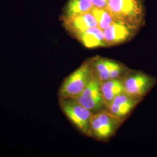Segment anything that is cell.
I'll return each mask as SVG.
<instances>
[{"label": "cell", "mask_w": 157, "mask_h": 157, "mask_svg": "<svg viewBox=\"0 0 157 157\" xmlns=\"http://www.w3.org/2000/svg\"><path fill=\"white\" fill-rule=\"evenodd\" d=\"M61 108L70 121L82 132L88 136L91 117L93 114L81 105L75 98L60 100Z\"/></svg>", "instance_id": "5"}, {"label": "cell", "mask_w": 157, "mask_h": 157, "mask_svg": "<svg viewBox=\"0 0 157 157\" xmlns=\"http://www.w3.org/2000/svg\"><path fill=\"white\" fill-rule=\"evenodd\" d=\"M107 10L115 20L140 28L144 17L141 0H108Z\"/></svg>", "instance_id": "1"}, {"label": "cell", "mask_w": 157, "mask_h": 157, "mask_svg": "<svg viewBox=\"0 0 157 157\" xmlns=\"http://www.w3.org/2000/svg\"><path fill=\"white\" fill-rule=\"evenodd\" d=\"M93 8L91 0H67L62 9L61 20L89 12Z\"/></svg>", "instance_id": "11"}, {"label": "cell", "mask_w": 157, "mask_h": 157, "mask_svg": "<svg viewBox=\"0 0 157 157\" xmlns=\"http://www.w3.org/2000/svg\"><path fill=\"white\" fill-rule=\"evenodd\" d=\"M94 76L88 61L65 78L59 89V100L76 98L85 89Z\"/></svg>", "instance_id": "3"}, {"label": "cell", "mask_w": 157, "mask_h": 157, "mask_svg": "<svg viewBox=\"0 0 157 157\" xmlns=\"http://www.w3.org/2000/svg\"><path fill=\"white\" fill-rule=\"evenodd\" d=\"M91 12L97 20L98 27L103 31L108 28L115 20L107 8L99 9L94 8Z\"/></svg>", "instance_id": "14"}, {"label": "cell", "mask_w": 157, "mask_h": 157, "mask_svg": "<svg viewBox=\"0 0 157 157\" xmlns=\"http://www.w3.org/2000/svg\"><path fill=\"white\" fill-rule=\"evenodd\" d=\"M87 61L90 65L93 74L96 78L124 65L121 63L100 56L93 57Z\"/></svg>", "instance_id": "12"}, {"label": "cell", "mask_w": 157, "mask_h": 157, "mask_svg": "<svg viewBox=\"0 0 157 157\" xmlns=\"http://www.w3.org/2000/svg\"><path fill=\"white\" fill-rule=\"evenodd\" d=\"M94 8L102 9L107 8L108 0H91Z\"/></svg>", "instance_id": "15"}, {"label": "cell", "mask_w": 157, "mask_h": 157, "mask_svg": "<svg viewBox=\"0 0 157 157\" xmlns=\"http://www.w3.org/2000/svg\"><path fill=\"white\" fill-rule=\"evenodd\" d=\"M101 90L107 108L116 96L124 92L122 78H114L102 82Z\"/></svg>", "instance_id": "13"}, {"label": "cell", "mask_w": 157, "mask_h": 157, "mask_svg": "<svg viewBox=\"0 0 157 157\" xmlns=\"http://www.w3.org/2000/svg\"><path fill=\"white\" fill-rule=\"evenodd\" d=\"M78 103L93 113L105 109L101 90V83L93 77L82 93L75 98Z\"/></svg>", "instance_id": "6"}, {"label": "cell", "mask_w": 157, "mask_h": 157, "mask_svg": "<svg viewBox=\"0 0 157 157\" xmlns=\"http://www.w3.org/2000/svg\"><path fill=\"white\" fill-rule=\"evenodd\" d=\"M139 28L119 20L103 31L107 47L117 45L127 41L133 37Z\"/></svg>", "instance_id": "7"}, {"label": "cell", "mask_w": 157, "mask_h": 157, "mask_svg": "<svg viewBox=\"0 0 157 157\" xmlns=\"http://www.w3.org/2000/svg\"><path fill=\"white\" fill-rule=\"evenodd\" d=\"M124 119L118 118L107 109L92 115L88 136L98 140H107L117 131Z\"/></svg>", "instance_id": "2"}, {"label": "cell", "mask_w": 157, "mask_h": 157, "mask_svg": "<svg viewBox=\"0 0 157 157\" xmlns=\"http://www.w3.org/2000/svg\"><path fill=\"white\" fill-rule=\"evenodd\" d=\"M141 100L124 92L116 96L106 109L118 118L124 119Z\"/></svg>", "instance_id": "8"}, {"label": "cell", "mask_w": 157, "mask_h": 157, "mask_svg": "<svg viewBox=\"0 0 157 157\" xmlns=\"http://www.w3.org/2000/svg\"><path fill=\"white\" fill-rule=\"evenodd\" d=\"M76 39L89 48L107 47L103 30L98 26L91 28L73 36Z\"/></svg>", "instance_id": "10"}, {"label": "cell", "mask_w": 157, "mask_h": 157, "mask_svg": "<svg viewBox=\"0 0 157 157\" xmlns=\"http://www.w3.org/2000/svg\"><path fill=\"white\" fill-rule=\"evenodd\" d=\"M62 21L64 28L73 36L88 29L98 26L97 20L91 11L64 19Z\"/></svg>", "instance_id": "9"}, {"label": "cell", "mask_w": 157, "mask_h": 157, "mask_svg": "<svg viewBox=\"0 0 157 157\" xmlns=\"http://www.w3.org/2000/svg\"><path fill=\"white\" fill-rule=\"evenodd\" d=\"M124 91L136 98H143L151 90L157 82L155 78L146 73L129 71L122 78Z\"/></svg>", "instance_id": "4"}]
</instances>
